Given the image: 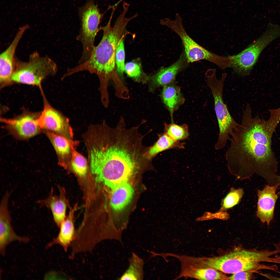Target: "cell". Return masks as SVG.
<instances>
[{
    "mask_svg": "<svg viewBox=\"0 0 280 280\" xmlns=\"http://www.w3.org/2000/svg\"><path fill=\"white\" fill-rule=\"evenodd\" d=\"M36 121L40 128L71 140L73 138V130L69 118L46 102L43 110Z\"/></svg>",
    "mask_w": 280,
    "mask_h": 280,
    "instance_id": "cell-10",
    "label": "cell"
},
{
    "mask_svg": "<svg viewBox=\"0 0 280 280\" xmlns=\"http://www.w3.org/2000/svg\"><path fill=\"white\" fill-rule=\"evenodd\" d=\"M26 24L19 27L14 39L8 47L0 55V82L4 84L11 81L15 65V53L23 36L29 28Z\"/></svg>",
    "mask_w": 280,
    "mask_h": 280,
    "instance_id": "cell-13",
    "label": "cell"
},
{
    "mask_svg": "<svg viewBox=\"0 0 280 280\" xmlns=\"http://www.w3.org/2000/svg\"><path fill=\"white\" fill-rule=\"evenodd\" d=\"M111 18L106 25L100 27L103 30V36L98 44L94 46L89 58L84 63L68 69L64 74L67 77L83 71L95 74L100 82V96L103 97L109 96L108 86L110 80L113 81L116 92L121 91L126 87L117 73L115 55L118 43L130 20L120 16L112 27Z\"/></svg>",
    "mask_w": 280,
    "mask_h": 280,
    "instance_id": "cell-3",
    "label": "cell"
},
{
    "mask_svg": "<svg viewBox=\"0 0 280 280\" xmlns=\"http://www.w3.org/2000/svg\"><path fill=\"white\" fill-rule=\"evenodd\" d=\"M45 132L61 160L71 158V147L74 145L72 140L51 131H46Z\"/></svg>",
    "mask_w": 280,
    "mask_h": 280,
    "instance_id": "cell-20",
    "label": "cell"
},
{
    "mask_svg": "<svg viewBox=\"0 0 280 280\" xmlns=\"http://www.w3.org/2000/svg\"><path fill=\"white\" fill-rule=\"evenodd\" d=\"M269 113L267 120L258 115L253 117L251 106L247 104L225 153L228 169L233 175L243 178L255 173L265 177L274 175L277 164L271 139L280 122V112L271 110Z\"/></svg>",
    "mask_w": 280,
    "mask_h": 280,
    "instance_id": "cell-2",
    "label": "cell"
},
{
    "mask_svg": "<svg viewBox=\"0 0 280 280\" xmlns=\"http://www.w3.org/2000/svg\"><path fill=\"white\" fill-rule=\"evenodd\" d=\"M188 64L184 51L178 59L167 67H161L154 74L149 76L147 83L149 90L154 92L157 88L174 82L176 76Z\"/></svg>",
    "mask_w": 280,
    "mask_h": 280,
    "instance_id": "cell-12",
    "label": "cell"
},
{
    "mask_svg": "<svg viewBox=\"0 0 280 280\" xmlns=\"http://www.w3.org/2000/svg\"><path fill=\"white\" fill-rule=\"evenodd\" d=\"M215 69H210L206 74L207 86L213 96L215 112L219 128V136L214 145L215 150H219L225 148L230 136L238 125V123L230 113L223 98L224 83L226 77V73L223 74L218 79Z\"/></svg>",
    "mask_w": 280,
    "mask_h": 280,
    "instance_id": "cell-5",
    "label": "cell"
},
{
    "mask_svg": "<svg viewBox=\"0 0 280 280\" xmlns=\"http://www.w3.org/2000/svg\"><path fill=\"white\" fill-rule=\"evenodd\" d=\"M59 188L60 192L59 195L54 194L53 189L52 188L47 198L38 200L36 202L41 207H46L51 210L54 220L59 228L65 219L67 204L64 191L60 187Z\"/></svg>",
    "mask_w": 280,
    "mask_h": 280,
    "instance_id": "cell-16",
    "label": "cell"
},
{
    "mask_svg": "<svg viewBox=\"0 0 280 280\" xmlns=\"http://www.w3.org/2000/svg\"><path fill=\"white\" fill-rule=\"evenodd\" d=\"M280 37V25L269 23L265 31L255 40L238 54L231 56L232 62L231 67L240 75H248L263 50Z\"/></svg>",
    "mask_w": 280,
    "mask_h": 280,
    "instance_id": "cell-8",
    "label": "cell"
},
{
    "mask_svg": "<svg viewBox=\"0 0 280 280\" xmlns=\"http://www.w3.org/2000/svg\"><path fill=\"white\" fill-rule=\"evenodd\" d=\"M11 194L10 192H6L3 197L0 207V253L4 256L6 254L7 246L11 242L18 241L27 243L30 241L28 237L18 235L12 228L11 214L8 207Z\"/></svg>",
    "mask_w": 280,
    "mask_h": 280,
    "instance_id": "cell-11",
    "label": "cell"
},
{
    "mask_svg": "<svg viewBox=\"0 0 280 280\" xmlns=\"http://www.w3.org/2000/svg\"><path fill=\"white\" fill-rule=\"evenodd\" d=\"M124 71L128 77L135 81L143 84L147 83L149 76L143 72L140 64L133 61L128 62L125 65Z\"/></svg>",
    "mask_w": 280,
    "mask_h": 280,
    "instance_id": "cell-25",
    "label": "cell"
},
{
    "mask_svg": "<svg viewBox=\"0 0 280 280\" xmlns=\"http://www.w3.org/2000/svg\"><path fill=\"white\" fill-rule=\"evenodd\" d=\"M182 20L181 18L177 13L174 20L165 18L161 20L160 23L170 28L180 37L188 63L204 60L214 63L222 69L231 66L232 60L230 56L218 55L200 45L188 34L184 27Z\"/></svg>",
    "mask_w": 280,
    "mask_h": 280,
    "instance_id": "cell-7",
    "label": "cell"
},
{
    "mask_svg": "<svg viewBox=\"0 0 280 280\" xmlns=\"http://www.w3.org/2000/svg\"><path fill=\"white\" fill-rule=\"evenodd\" d=\"M278 179H279V181H280V176H279V178H278Z\"/></svg>",
    "mask_w": 280,
    "mask_h": 280,
    "instance_id": "cell-29",
    "label": "cell"
},
{
    "mask_svg": "<svg viewBox=\"0 0 280 280\" xmlns=\"http://www.w3.org/2000/svg\"><path fill=\"white\" fill-rule=\"evenodd\" d=\"M81 27L76 39L81 43L82 55L78 62L83 63L90 56L94 47L95 37L100 31L99 25L103 16L93 0H87L85 4L79 9Z\"/></svg>",
    "mask_w": 280,
    "mask_h": 280,
    "instance_id": "cell-9",
    "label": "cell"
},
{
    "mask_svg": "<svg viewBox=\"0 0 280 280\" xmlns=\"http://www.w3.org/2000/svg\"><path fill=\"white\" fill-rule=\"evenodd\" d=\"M280 184L266 185L258 191L257 215L261 222L269 225L272 220L276 202L278 198L276 190Z\"/></svg>",
    "mask_w": 280,
    "mask_h": 280,
    "instance_id": "cell-14",
    "label": "cell"
},
{
    "mask_svg": "<svg viewBox=\"0 0 280 280\" xmlns=\"http://www.w3.org/2000/svg\"><path fill=\"white\" fill-rule=\"evenodd\" d=\"M137 126L128 128L120 121L114 127L102 126L90 134L86 141L89 168L96 181L111 190L140 171L153 167L148 157L149 147Z\"/></svg>",
    "mask_w": 280,
    "mask_h": 280,
    "instance_id": "cell-1",
    "label": "cell"
},
{
    "mask_svg": "<svg viewBox=\"0 0 280 280\" xmlns=\"http://www.w3.org/2000/svg\"><path fill=\"white\" fill-rule=\"evenodd\" d=\"M110 204L113 209L120 211L123 209L131 201L134 190L128 182L122 184L112 190Z\"/></svg>",
    "mask_w": 280,
    "mask_h": 280,
    "instance_id": "cell-19",
    "label": "cell"
},
{
    "mask_svg": "<svg viewBox=\"0 0 280 280\" xmlns=\"http://www.w3.org/2000/svg\"><path fill=\"white\" fill-rule=\"evenodd\" d=\"M274 250H258L237 247L222 255L212 257H194L193 261L202 268H210L227 274H233L241 271L251 272L262 268V262H274Z\"/></svg>",
    "mask_w": 280,
    "mask_h": 280,
    "instance_id": "cell-4",
    "label": "cell"
},
{
    "mask_svg": "<svg viewBox=\"0 0 280 280\" xmlns=\"http://www.w3.org/2000/svg\"><path fill=\"white\" fill-rule=\"evenodd\" d=\"M74 145L71 147V164L74 172L80 176H84L87 174L89 168L88 163L86 158L74 149Z\"/></svg>",
    "mask_w": 280,
    "mask_h": 280,
    "instance_id": "cell-24",
    "label": "cell"
},
{
    "mask_svg": "<svg viewBox=\"0 0 280 280\" xmlns=\"http://www.w3.org/2000/svg\"><path fill=\"white\" fill-rule=\"evenodd\" d=\"M1 120L7 124L19 137L26 139L33 137L39 132L40 128L36 119L26 115L15 119L2 118Z\"/></svg>",
    "mask_w": 280,
    "mask_h": 280,
    "instance_id": "cell-15",
    "label": "cell"
},
{
    "mask_svg": "<svg viewBox=\"0 0 280 280\" xmlns=\"http://www.w3.org/2000/svg\"><path fill=\"white\" fill-rule=\"evenodd\" d=\"M58 70L57 64L52 59L35 52L30 55L27 61L15 59V68L11 80L18 83L39 86L46 77L55 74Z\"/></svg>",
    "mask_w": 280,
    "mask_h": 280,
    "instance_id": "cell-6",
    "label": "cell"
},
{
    "mask_svg": "<svg viewBox=\"0 0 280 280\" xmlns=\"http://www.w3.org/2000/svg\"><path fill=\"white\" fill-rule=\"evenodd\" d=\"M244 192L242 188L235 189L232 188L222 202V206L218 212L222 214L226 213L222 212L233 207L240 201Z\"/></svg>",
    "mask_w": 280,
    "mask_h": 280,
    "instance_id": "cell-26",
    "label": "cell"
},
{
    "mask_svg": "<svg viewBox=\"0 0 280 280\" xmlns=\"http://www.w3.org/2000/svg\"><path fill=\"white\" fill-rule=\"evenodd\" d=\"M184 143L175 141L164 132L159 135L157 141L149 147L148 151L149 158L151 160L159 153L173 149L184 148Z\"/></svg>",
    "mask_w": 280,
    "mask_h": 280,
    "instance_id": "cell-21",
    "label": "cell"
},
{
    "mask_svg": "<svg viewBox=\"0 0 280 280\" xmlns=\"http://www.w3.org/2000/svg\"><path fill=\"white\" fill-rule=\"evenodd\" d=\"M252 272L241 271L233 274L228 280H250L252 278Z\"/></svg>",
    "mask_w": 280,
    "mask_h": 280,
    "instance_id": "cell-28",
    "label": "cell"
},
{
    "mask_svg": "<svg viewBox=\"0 0 280 280\" xmlns=\"http://www.w3.org/2000/svg\"><path fill=\"white\" fill-rule=\"evenodd\" d=\"M164 126L163 132L175 141L180 142L188 137V127L186 124L179 125L172 122L164 123Z\"/></svg>",
    "mask_w": 280,
    "mask_h": 280,
    "instance_id": "cell-23",
    "label": "cell"
},
{
    "mask_svg": "<svg viewBox=\"0 0 280 280\" xmlns=\"http://www.w3.org/2000/svg\"><path fill=\"white\" fill-rule=\"evenodd\" d=\"M124 35L122 36L118 43L116 53L115 62L117 73L123 79L124 71L125 52L123 39Z\"/></svg>",
    "mask_w": 280,
    "mask_h": 280,
    "instance_id": "cell-27",
    "label": "cell"
},
{
    "mask_svg": "<svg viewBox=\"0 0 280 280\" xmlns=\"http://www.w3.org/2000/svg\"><path fill=\"white\" fill-rule=\"evenodd\" d=\"M75 207L71 208L68 216L61 224L60 230L57 236L53 239L46 247L47 249L55 244L61 246L64 251H67L75 240L76 231L75 229L74 222V214Z\"/></svg>",
    "mask_w": 280,
    "mask_h": 280,
    "instance_id": "cell-17",
    "label": "cell"
},
{
    "mask_svg": "<svg viewBox=\"0 0 280 280\" xmlns=\"http://www.w3.org/2000/svg\"><path fill=\"white\" fill-rule=\"evenodd\" d=\"M128 269L118 279L119 280H142L144 274V262L143 259L133 253L129 259Z\"/></svg>",
    "mask_w": 280,
    "mask_h": 280,
    "instance_id": "cell-22",
    "label": "cell"
},
{
    "mask_svg": "<svg viewBox=\"0 0 280 280\" xmlns=\"http://www.w3.org/2000/svg\"><path fill=\"white\" fill-rule=\"evenodd\" d=\"M161 96L163 103L170 113L171 121L173 122L174 112L185 102L180 88L174 82L165 85L163 87Z\"/></svg>",
    "mask_w": 280,
    "mask_h": 280,
    "instance_id": "cell-18",
    "label": "cell"
}]
</instances>
